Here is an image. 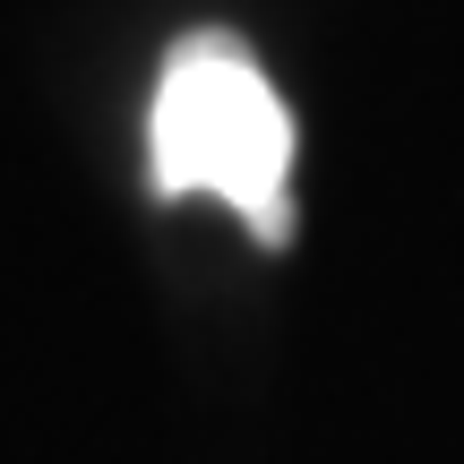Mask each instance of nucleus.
I'll use <instances>...</instances> for the list:
<instances>
[{
  "mask_svg": "<svg viewBox=\"0 0 464 464\" xmlns=\"http://www.w3.org/2000/svg\"><path fill=\"white\" fill-rule=\"evenodd\" d=\"M155 198H224L266 249L293 241V112L258 52L224 26H198L164 52L147 103Z\"/></svg>",
  "mask_w": 464,
  "mask_h": 464,
  "instance_id": "nucleus-1",
  "label": "nucleus"
}]
</instances>
